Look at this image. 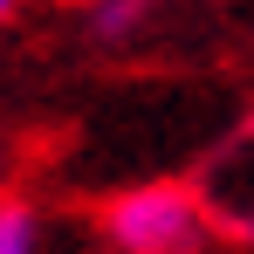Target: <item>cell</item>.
<instances>
[{
  "label": "cell",
  "instance_id": "obj_1",
  "mask_svg": "<svg viewBox=\"0 0 254 254\" xmlns=\"http://www.w3.org/2000/svg\"><path fill=\"white\" fill-rule=\"evenodd\" d=\"M213 206L186 186V179H144L110 192L96 213V234L117 254H199L206 248Z\"/></svg>",
  "mask_w": 254,
  "mask_h": 254
},
{
  "label": "cell",
  "instance_id": "obj_2",
  "mask_svg": "<svg viewBox=\"0 0 254 254\" xmlns=\"http://www.w3.org/2000/svg\"><path fill=\"white\" fill-rule=\"evenodd\" d=\"M42 241V220L28 199H0V254H35Z\"/></svg>",
  "mask_w": 254,
  "mask_h": 254
},
{
  "label": "cell",
  "instance_id": "obj_4",
  "mask_svg": "<svg viewBox=\"0 0 254 254\" xmlns=\"http://www.w3.org/2000/svg\"><path fill=\"white\" fill-rule=\"evenodd\" d=\"M7 14H14V0H0V21H7Z\"/></svg>",
  "mask_w": 254,
  "mask_h": 254
},
{
  "label": "cell",
  "instance_id": "obj_3",
  "mask_svg": "<svg viewBox=\"0 0 254 254\" xmlns=\"http://www.w3.org/2000/svg\"><path fill=\"white\" fill-rule=\"evenodd\" d=\"M137 21H144V0H96V7H89V28H96L103 42H124Z\"/></svg>",
  "mask_w": 254,
  "mask_h": 254
},
{
  "label": "cell",
  "instance_id": "obj_5",
  "mask_svg": "<svg viewBox=\"0 0 254 254\" xmlns=\"http://www.w3.org/2000/svg\"><path fill=\"white\" fill-rule=\"evenodd\" d=\"M0 179H7V151H0Z\"/></svg>",
  "mask_w": 254,
  "mask_h": 254
}]
</instances>
